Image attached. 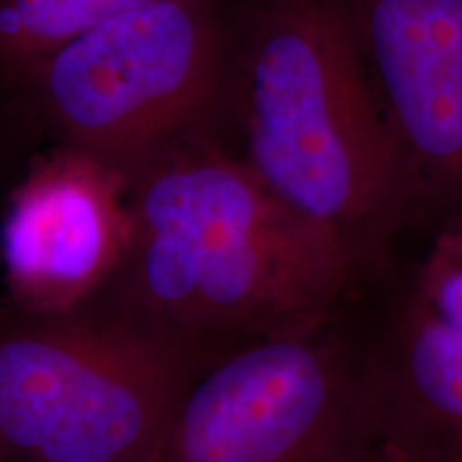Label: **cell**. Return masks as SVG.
Segmentation results:
<instances>
[{"mask_svg": "<svg viewBox=\"0 0 462 462\" xmlns=\"http://www.w3.org/2000/svg\"><path fill=\"white\" fill-rule=\"evenodd\" d=\"M418 178L462 184V0H343Z\"/></svg>", "mask_w": 462, "mask_h": 462, "instance_id": "cell-7", "label": "cell"}, {"mask_svg": "<svg viewBox=\"0 0 462 462\" xmlns=\"http://www.w3.org/2000/svg\"><path fill=\"white\" fill-rule=\"evenodd\" d=\"M373 462H404V460L401 458V456H398V454L394 452V449H392V448L388 446V448L383 449V454H381L379 458H377V460H373Z\"/></svg>", "mask_w": 462, "mask_h": 462, "instance_id": "cell-11", "label": "cell"}, {"mask_svg": "<svg viewBox=\"0 0 462 462\" xmlns=\"http://www.w3.org/2000/svg\"><path fill=\"white\" fill-rule=\"evenodd\" d=\"M99 300L62 315L0 309V462H148L212 360Z\"/></svg>", "mask_w": 462, "mask_h": 462, "instance_id": "cell-3", "label": "cell"}, {"mask_svg": "<svg viewBox=\"0 0 462 462\" xmlns=\"http://www.w3.org/2000/svg\"><path fill=\"white\" fill-rule=\"evenodd\" d=\"M150 3L157 0H0V78L14 84L62 43Z\"/></svg>", "mask_w": 462, "mask_h": 462, "instance_id": "cell-9", "label": "cell"}, {"mask_svg": "<svg viewBox=\"0 0 462 462\" xmlns=\"http://www.w3.org/2000/svg\"><path fill=\"white\" fill-rule=\"evenodd\" d=\"M409 306L462 337V225L448 229L432 245Z\"/></svg>", "mask_w": 462, "mask_h": 462, "instance_id": "cell-10", "label": "cell"}, {"mask_svg": "<svg viewBox=\"0 0 462 462\" xmlns=\"http://www.w3.org/2000/svg\"><path fill=\"white\" fill-rule=\"evenodd\" d=\"M227 88L242 161L356 257L418 187L343 0H257L227 39Z\"/></svg>", "mask_w": 462, "mask_h": 462, "instance_id": "cell-2", "label": "cell"}, {"mask_svg": "<svg viewBox=\"0 0 462 462\" xmlns=\"http://www.w3.org/2000/svg\"><path fill=\"white\" fill-rule=\"evenodd\" d=\"M392 373V449L404 462H462V337L407 306Z\"/></svg>", "mask_w": 462, "mask_h": 462, "instance_id": "cell-8", "label": "cell"}, {"mask_svg": "<svg viewBox=\"0 0 462 462\" xmlns=\"http://www.w3.org/2000/svg\"><path fill=\"white\" fill-rule=\"evenodd\" d=\"M133 238L101 300L218 356L326 323L356 255L263 187L204 129L131 173Z\"/></svg>", "mask_w": 462, "mask_h": 462, "instance_id": "cell-1", "label": "cell"}, {"mask_svg": "<svg viewBox=\"0 0 462 462\" xmlns=\"http://www.w3.org/2000/svg\"><path fill=\"white\" fill-rule=\"evenodd\" d=\"M131 238L129 173L56 143L9 195L0 229L5 306L62 315L99 302L123 270Z\"/></svg>", "mask_w": 462, "mask_h": 462, "instance_id": "cell-6", "label": "cell"}, {"mask_svg": "<svg viewBox=\"0 0 462 462\" xmlns=\"http://www.w3.org/2000/svg\"><path fill=\"white\" fill-rule=\"evenodd\" d=\"M148 462H371L360 396L326 323L212 357Z\"/></svg>", "mask_w": 462, "mask_h": 462, "instance_id": "cell-5", "label": "cell"}, {"mask_svg": "<svg viewBox=\"0 0 462 462\" xmlns=\"http://www.w3.org/2000/svg\"><path fill=\"white\" fill-rule=\"evenodd\" d=\"M221 0H157L90 28L20 75L34 112L65 143L129 173L204 129L223 99Z\"/></svg>", "mask_w": 462, "mask_h": 462, "instance_id": "cell-4", "label": "cell"}]
</instances>
